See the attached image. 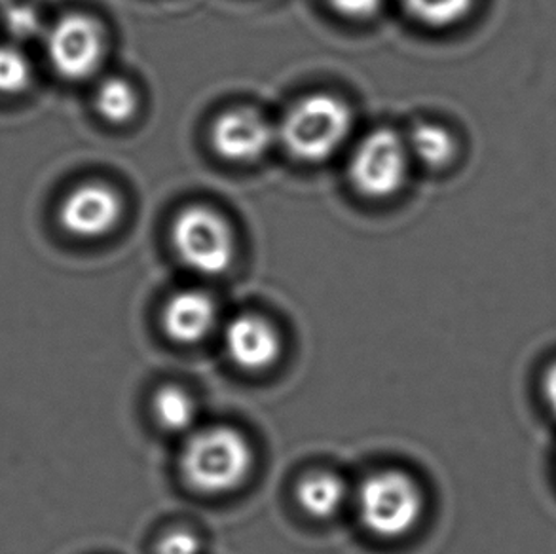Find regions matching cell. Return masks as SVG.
I'll list each match as a JSON object with an SVG mask.
<instances>
[{
	"instance_id": "14",
	"label": "cell",
	"mask_w": 556,
	"mask_h": 554,
	"mask_svg": "<svg viewBox=\"0 0 556 554\" xmlns=\"http://www.w3.org/2000/svg\"><path fill=\"white\" fill-rule=\"evenodd\" d=\"M93 106L103 121L126 124L139 111V93L136 86L121 76H111L99 84Z\"/></svg>"
},
{
	"instance_id": "13",
	"label": "cell",
	"mask_w": 556,
	"mask_h": 554,
	"mask_svg": "<svg viewBox=\"0 0 556 554\" xmlns=\"http://www.w3.org/2000/svg\"><path fill=\"white\" fill-rule=\"evenodd\" d=\"M405 139L410 156L429 169H443L458 154L454 134L435 122H418Z\"/></svg>"
},
{
	"instance_id": "16",
	"label": "cell",
	"mask_w": 556,
	"mask_h": 554,
	"mask_svg": "<svg viewBox=\"0 0 556 554\" xmlns=\"http://www.w3.org/2000/svg\"><path fill=\"white\" fill-rule=\"evenodd\" d=\"M35 78V68L29 55L15 42L0 45V96L20 98L29 91Z\"/></svg>"
},
{
	"instance_id": "10",
	"label": "cell",
	"mask_w": 556,
	"mask_h": 554,
	"mask_svg": "<svg viewBox=\"0 0 556 554\" xmlns=\"http://www.w3.org/2000/svg\"><path fill=\"white\" fill-rule=\"evenodd\" d=\"M217 300L200 289L175 292L162 312V325L175 344L195 345L207 340L218 327Z\"/></svg>"
},
{
	"instance_id": "21",
	"label": "cell",
	"mask_w": 556,
	"mask_h": 554,
	"mask_svg": "<svg viewBox=\"0 0 556 554\" xmlns=\"http://www.w3.org/2000/svg\"><path fill=\"white\" fill-rule=\"evenodd\" d=\"M8 2H10V0H0V8L7 7Z\"/></svg>"
},
{
	"instance_id": "19",
	"label": "cell",
	"mask_w": 556,
	"mask_h": 554,
	"mask_svg": "<svg viewBox=\"0 0 556 554\" xmlns=\"http://www.w3.org/2000/svg\"><path fill=\"white\" fill-rule=\"evenodd\" d=\"M337 14L348 20H369L380 12L383 0H325Z\"/></svg>"
},
{
	"instance_id": "15",
	"label": "cell",
	"mask_w": 556,
	"mask_h": 554,
	"mask_svg": "<svg viewBox=\"0 0 556 554\" xmlns=\"http://www.w3.org/2000/svg\"><path fill=\"white\" fill-rule=\"evenodd\" d=\"M406 12L431 29H448L467 20L477 0H403Z\"/></svg>"
},
{
	"instance_id": "11",
	"label": "cell",
	"mask_w": 556,
	"mask_h": 554,
	"mask_svg": "<svg viewBox=\"0 0 556 554\" xmlns=\"http://www.w3.org/2000/svg\"><path fill=\"white\" fill-rule=\"evenodd\" d=\"M294 494L306 515L317 520H329L340 515L354 492L339 473L312 471L299 480Z\"/></svg>"
},
{
	"instance_id": "6",
	"label": "cell",
	"mask_w": 556,
	"mask_h": 554,
	"mask_svg": "<svg viewBox=\"0 0 556 554\" xmlns=\"http://www.w3.org/2000/svg\"><path fill=\"white\" fill-rule=\"evenodd\" d=\"M410 158L405 137L395 129L378 128L355 147L348 177L365 198H391L405 187Z\"/></svg>"
},
{
	"instance_id": "4",
	"label": "cell",
	"mask_w": 556,
	"mask_h": 554,
	"mask_svg": "<svg viewBox=\"0 0 556 554\" xmlns=\"http://www.w3.org/2000/svg\"><path fill=\"white\" fill-rule=\"evenodd\" d=\"M172 248L188 270L215 277L230 270L236 259L232 226L207 205H188L172 223Z\"/></svg>"
},
{
	"instance_id": "5",
	"label": "cell",
	"mask_w": 556,
	"mask_h": 554,
	"mask_svg": "<svg viewBox=\"0 0 556 554\" xmlns=\"http://www.w3.org/2000/svg\"><path fill=\"white\" fill-rule=\"evenodd\" d=\"M45 50L55 75L68 83H80L96 75L103 65L106 33L96 17L71 12L46 27Z\"/></svg>"
},
{
	"instance_id": "17",
	"label": "cell",
	"mask_w": 556,
	"mask_h": 554,
	"mask_svg": "<svg viewBox=\"0 0 556 554\" xmlns=\"http://www.w3.org/2000/svg\"><path fill=\"white\" fill-rule=\"evenodd\" d=\"M0 14H2V25H4L8 37L15 45L46 33L40 12L29 2L10 0L7 7L0 8Z\"/></svg>"
},
{
	"instance_id": "3",
	"label": "cell",
	"mask_w": 556,
	"mask_h": 554,
	"mask_svg": "<svg viewBox=\"0 0 556 554\" xmlns=\"http://www.w3.org/2000/svg\"><path fill=\"white\" fill-rule=\"evenodd\" d=\"M363 528L378 540L405 538L418 526L426 498L418 480L401 469L370 473L352 495Z\"/></svg>"
},
{
	"instance_id": "1",
	"label": "cell",
	"mask_w": 556,
	"mask_h": 554,
	"mask_svg": "<svg viewBox=\"0 0 556 554\" xmlns=\"http://www.w3.org/2000/svg\"><path fill=\"white\" fill-rule=\"evenodd\" d=\"M253 465V446L236 427H198L182 446V479L198 494H230L245 484Z\"/></svg>"
},
{
	"instance_id": "8",
	"label": "cell",
	"mask_w": 556,
	"mask_h": 554,
	"mask_svg": "<svg viewBox=\"0 0 556 554\" xmlns=\"http://www.w3.org/2000/svg\"><path fill=\"white\" fill-rule=\"evenodd\" d=\"M223 344L228 360L251 375L274 367L283 352L278 327L258 314L233 315L223 329Z\"/></svg>"
},
{
	"instance_id": "12",
	"label": "cell",
	"mask_w": 556,
	"mask_h": 554,
	"mask_svg": "<svg viewBox=\"0 0 556 554\" xmlns=\"http://www.w3.org/2000/svg\"><path fill=\"white\" fill-rule=\"evenodd\" d=\"M152 414L169 433L190 435L198 424L200 406L194 395L177 383L162 386L152 399Z\"/></svg>"
},
{
	"instance_id": "20",
	"label": "cell",
	"mask_w": 556,
	"mask_h": 554,
	"mask_svg": "<svg viewBox=\"0 0 556 554\" xmlns=\"http://www.w3.org/2000/svg\"><path fill=\"white\" fill-rule=\"evenodd\" d=\"M542 390L545 403H547L551 413L555 414L556 418V361L547 367L545 375H543Z\"/></svg>"
},
{
	"instance_id": "7",
	"label": "cell",
	"mask_w": 556,
	"mask_h": 554,
	"mask_svg": "<svg viewBox=\"0 0 556 554\" xmlns=\"http://www.w3.org/2000/svg\"><path fill=\"white\" fill-rule=\"evenodd\" d=\"M122 215V196L101 180H88L68 190L58 211L61 228L78 240H99L113 232Z\"/></svg>"
},
{
	"instance_id": "18",
	"label": "cell",
	"mask_w": 556,
	"mask_h": 554,
	"mask_svg": "<svg viewBox=\"0 0 556 554\" xmlns=\"http://www.w3.org/2000/svg\"><path fill=\"white\" fill-rule=\"evenodd\" d=\"M203 543L198 533L188 528L167 530L156 541V554H202Z\"/></svg>"
},
{
	"instance_id": "9",
	"label": "cell",
	"mask_w": 556,
	"mask_h": 554,
	"mask_svg": "<svg viewBox=\"0 0 556 554\" xmlns=\"http://www.w3.org/2000/svg\"><path fill=\"white\" fill-rule=\"evenodd\" d=\"M278 139V131L253 109H232L218 114L211 126V144L218 156L233 164H251L263 158Z\"/></svg>"
},
{
	"instance_id": "2",
	"label": "cell",
	"mask_w": 556,
	"mask_h": 554,
	"mask_svg": "<svg viewBox=\"0 0 556 554\" xmlns=\"http://www.w3.org/2000/svg\"><path fill=\"white\" fill-rule=\"evenodd\" d=\"M352 129L354 113L344 99L312 93L287 109L276 131L289 156L319 164L342 149Z\"/></svg>"
}]
</instances>
